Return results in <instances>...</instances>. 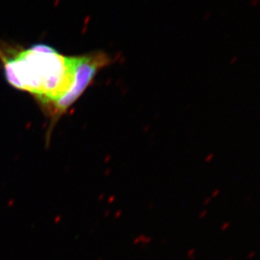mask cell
<instances>
[{
    "mask_svg": "<svg viewBox=\"0 0 260 260\" xmlns=\"http://www.w3.org/2000/svg\"><path fill=\"white\" fill-rule=\"evenodd\" d=\"M109 63L103 52L69 57L45 44L24 48L0 41V63L7 82L33 95L48 113L52 126Z\"/></svg>",
    "mask_w": 260,
    "mask_h": 260,
    "instance_id": "6da1fadb",
    "label": "cell"
},
{
    "mask_svg": "<svg viewBox=\"0 0 260 260\" xmlns=\"http://www.w3.org/2000/svg\"><path fill=\"white\" fill-rule=\"evenodd\" d=\"M259 5L260 0H250V1H249V5H250L251 7H258Z\"/></svg>",
    "mask_w": 260,
    "mask_h": 260,
    "instance_id": "7a4b0ae2",
    "label": "cell"
},
{
    "mask_svg": "<svg viewBox=\"0 0 260 260\" xmlns=\"http://www.w3.org/2000/svg\"><path fill=\"white\" fill-rule=\"evenodd\" d=\"M211 15H212V13H211V11H210V10H208V11H206V12L204 14V20H208L209 19H210V17H211Z\"/></svg>",
    "mask_w": 260,
    "mask_h": 260,
    "instance_id": "3957f363",
    "label": "cell"
},
{
    "mask_svg": "<svg viewBox=\"0 0 260 260\" xmlns=\"http://www.w3.org/2000/svg\"><path fill=\"white\" fill-rule=\"evenodd\" d=\"M238 56H233V57H232V58H231L230 61H229V63H230L231 65H234L238 63Z\"/></svg>",
    "mask_w": 260,
    "mask_h": 260,
    "instance_id": "277c9868",
    "label": "cell"
}]
</instances>
